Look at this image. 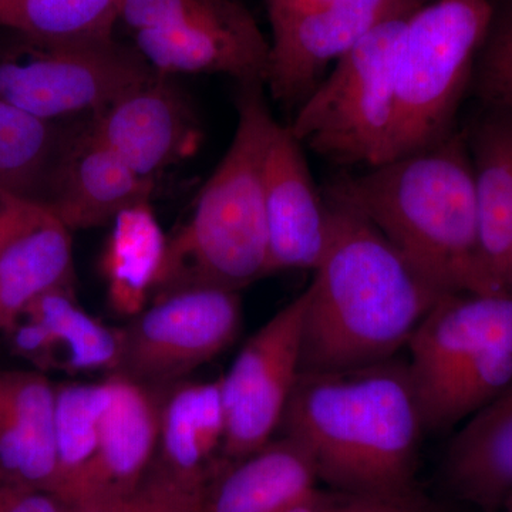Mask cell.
<instances>
[{
	"mask_svg": "<svg viewBox=\"0 0 512 512\" xmlns=\"http://www.w3.org/2000/svg\"><path fill=\"white\" fill-rule=\"evenodd\" d=\"M326 202L328 244L306 288L301 372L393 359L444 296L365 217Z\"/></svg>",
	"mask_w": 512,
	"mask_h": 512,
	"instance_id": "obj_1",
	"label": "cell"
},
{
	"mask_svg": "<svg viewBox=\"0 0 512 512\" xmlns=\"http://www.w3.org/2000/svg\"><path fill=\"white\" fill-rule=\"evenodd\" d=\"M279 430L311 454L319 481L353 494L414 487L426 431L409 363L394 357L299 373Z\"/></svg>",
	"mask_w": 512,
	"mask_h": 512,
	"instance_id": "obj_2",
	"label": "cell"
},
{
	"mask_svg": "<svg viewBox=\"0 0 512 512\" xmlns=\"http://www.w3.org/2000/svg\"><path fill=\"white\" fill-rule=\"evenodd\" d=\"M325 197L365 217L443 295L494 293L481 261L473 164L461 134L339 175Z\"/></svg>",
	"mask_w": 512,
	"mask_h": 512,
	"instance_id": "obj_3",
	"label": "cell"
},
{
	"mask_svg": "<svg viewBox=\"0 0 512 512\" xmlns=\"http://www.w3.org/2000/svg\"><path fill=\"white\" fill-rule=\"evenodd\" d=\"M264 87L239 84L231 146L198 195L190 220L168 239L151 299L191 286L239 292L269 275L265 163L278 121Z\"/></svg>",
	"mask_w": 512,
	"mask_h": 512,
	"instance_id": "obj_4",
	"label": "cell"
},
{
	"mask_svg": "<svg viewBox=\"0 0 512 512\" xmlns=\"http://www.w3.org/2000/svg\"><path fill=\"white\" fill-rule=\"evenodd\" d=\"M493 15V0H436L407 16L394 52L393 120L379 164L453 133Z\"/></svg>",
	"mask_w": 512,
	"mask_h": 512,
	"instance_id": "obj_5",
	"label": "cell"
},
{
	"mask_svg": "<svg viewBox=\"0 0 512 512\" xmlns=\"http://www.w3.org/2000/svg\"><path fill=\"white\" fill-rule=\"evenodd\" d=\"M13 35L0 47V97L40 119L93 116L157 73L136 47L116 39L49 42Z\"/></svg>",
	"mask_w": 512,
	"mask_h": 512,
	"instance_id": "obj_6",
	"label": "cell"
},
{
	"mask_svg": "<svg viewBox=\"0 0 512 512\" xmlns=\"http://www.w3.org/2000/svg\"><path fill=\"white\" fill-rule=\"evenodd\" d=\"M406 19L370 32L299 104L289 128L302 146L339 164H379L392 127L394 52Z\"/></svg>",
	"mask_w": 512,
	"mask_h": 512,
	"instance_id": "obj_7",
	"label": "cell"
},
{
	"mask_svg": "<svg viewBox=\"0 0 512 512\" xmlns=\"http://www.w3.org/2000/svg\"><path fill=\"white\" fill-rule=\"evenodd\" d=\"M242 323L239 293L191 286L154 296L121 329L116 375L147 389H168L220 355Z\"/></svg>",
	"mask_w": 512,
	"mask_h": 512,
	"instance_id": "obj_8",
	"label": "cell"
},
{
	"mask_svg": "<svg viewBox=\"0 0 512 512\" xmlns=\"http://www.w3.org/2000/svg\"><path fill=\"white\" fill-rule=\"evenodd\" d=\"M306 303L305 289L256 330L220 379L228 461L255 453L281 426L301 373Z\"/></svg>",
	"mask_w": 512,
	"mask_h": 512,
	"instance_id": "obj_9",
	"label": "cell"
},
{
	"mask_svg": "<svg viewBox=\"0 0 512 512\" xmlns=\"http://www.w3.org/2000/svg\"><path fill=\"white\" fill-rule=\"evenodd\" d=\"M427 0H328L272 18L265 86L279 103L301 104L330 64L355 49L383 23L412 15Z\"/></svg>",
	"mask_w": 512,
	"mask_h": 512,
	"instance_id": "obj_10",
	"label": "cell"
},
{
	"mask_svg": "<svg viewBox=\"0 0 512 512\" xmlns=\"http://www.w3.org/2000/svg\"><path fill=\"white\" fill-rule=\"evenodd\" d=\"M133 37L158 73L227 74L239 84H265L271 45L237 0H211L174 25L138 30Z\"/></svg>",
	"mask_w": 512,
	"mask_h": 512,
	"instance_id": "obj_11",
	"label": "cell"
},
{
	"mask_svg": "<svg viewBox=\"0 0 512 512\" xmlns=\"http://www.w3.org/2000/svg\"><path fill=\"white\" fill-rule=\"evenodd\" d=\"M90 126L138 174L150 178L192 156L201 141L190 100L171 76L158 72L90 116Z\"/></svg>",
	"mask_w": 512,
	"mask_h": 512,
	"instance_id": "obj_12",
	"label": "cell"
},
{
	"mask_svg": "<svg viewBox=\"0 0 512 512\" xmlns=\"http://www.w3.org/2000/svg\"><path fill=\"white\" fill-rule=\"evenodd\" d=\"M10 352L42 373L113 375L121 356V329L84 311L74 285L35 299L2 333Z\"/></svg>",
	"mask_w": 512,
	"mask_h": 512,
	"instance_id": "obj_13",
	"label": "cell"
},
{
	"mask_svg": "<svg viewBox=\"0 0 512 512\" xmlns=\"http://www.w3.org/2000/svg\"><path fill=\"white\" fill-rule=\"evenodd\" d=\"M268 272L315 271L328 244V202L319 194L302 143L278 123L265 163Z\"/></svg>",
	"mask_w": 512,
	"mask_h": 512,
	"instance_id": "obj_14",
	"label": "cell"
},
{
	"mask_svg": "<svg viewBox=\"0 0 512 512\" xmlns=\"http://www.w3.org/2000/svg\"><path fill=\"white\" fill-rule=\"evenodd\" d=\"M407 349L417 396L481 357L512 352V291L444 295L414 330Z\"/></svg>",
	"mask_w": 512,
	"mask_h": 512,
	"instance_id": "obj_15",
	"label": "cell"
},
{
	"mask_svg": "<svg viewBox=\"0 0 512 512\" xmlns=\"http://www.w3.org/2000/svg\"><path fill=\"white\" fill-rule=\"evenodd\" d=\"M154 178L138 174L94 133L87 117L64 158L50 211L73 229L111 224L126 208L150 202Z\"/></svg>",
	"mask_w": 512,
	"mask_h": 512,
	"instance_id": "obj_16",
	"label": "cell"
},
{
	"mask_svg": "<svg viewBox=\"0 0 512 512\" xmlns=\"http://www.w3.org/2000/svg\"><path fill=\"white\" fill-rule=\"evenodd\" d=\"M114 377L113 402L104 419L92 464L67 504L94 495L127 493L156 463L161 392Z\"/></svg>",
	"mask_w": 512,
	"mask_h": 512,
	"instance_id": "obj_17",
	"label": "cell"
},
{
	"mask_svg": "<svg viewBox=\"0 0 512 512\" xmlns=\"http://www.w3.org/2000/svg\"><path fill=\"white\" fill-rule=\"evenodd\" d=\"M56 389L57 384L39 370L0 369V468L55 494Z\"/></svg>",
	"mask_w": 512,
	"mask_h": 512,
	"instance_id": "obj_18",
	"label": "cell"
},
{
	"mask_svg": "<svg viewBox=\"0 0 512 512\" xmlns=\"http://www.w3.org/2000/svg\"><path fill=\"white\" fill-rule=\"evenodd\" d=\"M74 285L72 231L29 201L0 241V336L43 293Z\"/></svg>",
	"mask_w": 512,
	"mask_h": 512,
	"instance_id": "obj_19",
	"label": "cell"
},
{
	"mask_svg": "<svg viewBox=\"0 0 512 512\" xmlns=\"http://www.w3.org/2000/svg\"><path fill=\"white\" fill-rule=\"evenodd\" d=\"M471 141L481 261L493 292L511 288L512 113L491 110Z\"/></svg>",
	"mask_w": 512,
	"mask_h": 512,
	"instance_id": "obj_20",
	"label": "cell"
},
{
	"mask_svg": "<svg viewBox=\"0 0 512 512\" xmlns=\"http://www.w3.org/2000/svg\"><path fill=\"white\" fill-rule=\"evenodd\" d=\"M444 473L461 500L498 512L512 497V384L471 416L448 447Z\"/></svg>",
	"mask_w": 512,
	"mask_h": 512,
	"instance_id": "obj_21",
	"label": "cell"
},
{
	"mask_svg": "<svg viewBox=\"0 0 512 512\" xmlns=\"http://www.w3.org/2000/svg\"><path fill=\"white\" fill-rule=\"evenodd\" d=\"M311 454L288 436L272 439L255 453L229 461L208 491L205 512H286L318 487Z\"/></svg>",
	"mask_w": 512,
	"mask_h": 512,
	"instance_id": "obj_22",
	"label": "cell"
},
{
	"mask_svg": "<svg viewBox=\"0 0 512 512\" xmlns=\"http://www.w3.org/2000/svg\"><path fill=\"white\" fill-rule=\"evenodd\" d=\"M160 392L157 463L184 480L208 484L212 464L224 447L220 380H183Z\"/></svg>",
	"mask_w": 512,
	"mask_h": 512,
	"instance_id": "obj_23",
	"label": "cell"
},
{
	"mask_svg": "<svg viewBox=\"0 0 512 512\" xmlns=\"http://www.w3.org/2000/svg\"><path fill=\"white\" fill-rule=\"evenodd\" d=\"M86 119H40L0 97V191L47 207Z\"/></svg>",
	"mask_w": 512,
	"mask_h": 512,
	"instance_id": "obj_24",
	"label": "cell"
},
{
	"mask_svg": "<svg viewBox=\"0 0 512 512\" xmlns=\"http://www.w3.org/2000/svg\"><path fill=\"white\" fill-rule=\"evenodd\" d=\"M103 255L111 308L133 318L151 301L163 268L168 239L150 202L121 211Z\"/></svg>",
	"mask_w": 512,
	"mask_h": 512,
	"instance_id": "obj_25",
	"label": "cell"
},
{
	"mask_svg": "<svg viewBox=\"0 0 512 512\" xmlns=\"http://www.w3.org/2000/svg\"><path fill=\"white\" fill-rule=\"evenodd\" d=\"M114 396V377L57 384L55 441L59 494L69 501L96 456L104 419Z\"/></svg>",
	"mask_w": 512,
	"mask_h": 512,
	"instance_id": "obj_26",
	"label": "cell"
},
{
	"mask_svg": "<svg viewBox=\"0 0 512 512\" xmlns=\"http://www.w3.org/2000/svg\"><path fill=\"white\" fill-rule=\"evenodd\" d=\"M120 0H5L0 29L49 42L114 39Z\"/></svg>",
	"mask_w": 512,
	"mask_h": 512,
	"instance_id": "obj_27",
	"label": "cell"
},
{
	"mask_svg": "<svg viewBox=\"0 0 512 512\" xmlns=\"http://www.w3.org/2000/svg\"><path fill=\"white\" fill-rule=\"evenodd\" d=\"M208 491V484L177 477L156 461L133 490L83 498L69 512H205Z\"/></svg>",
	"mask_w": 512,
	"mask_h": 512,
	"instance_id": "obj_28",
	"label": "cell"
},
{
	"mask_svg": "<svg viewBox=\"0 0 512 512\" xmlns=\"http://www.w3.org/2000/svg\"><path fill=\"white\" fill-rule=\"evenodd\" d=\"M471 87L491 110L512 113V0L494 3L493 19L478 52Z\"/></svg>",
	"mask_w": 512,
	"mask_h": 512,
	"instance_id": "obj_29",
	"label": "cell"
},
{
	"mask_svg": "<svg viewBox=\"0 0 512 512\" xmlns=\"http://www.w3.org/2000/svg\"><path fill=\"white\" fill-rule=\"evenodd\" d=\"M211 0H120V22L131 33L164 28L197 12Z\"/></svg>",
	"mask_w": 512,
	"mask_h": 512,
	"instance_id": "obj_30",
	"label": "cell"
},
{
	"mask_svg": "<svg viewBox=\"0 0 512 512\" xmlns=\"http://www.w3.org/2000/svg\"><path fill=\"white\" fill-rule=\"evenodd\" d=\"M0 512H69L55 493L33 487L0 468Z\"/></svg>",
	"mask_w": 512,
	"mask_h": 512,
	"instance_id": "obj_31",
	"label": "cell"
},
{
	"mask_svg": "<svg viewBox=\"0 0 512 512\" xmlns=\"http://www.w3.org/2000/svg\"><path fill=\"white\" fill-rule=\"evenodd\" d=\"M346 512H446L419 488L382 494H352Z\"/></svg>",
	"mask_w": 512,
	"mask_h": 512,
	"instance_id": "obj_32",
	"label": "cell"
},
{
	"mask_svg": "<svg viewBox=\"0 0 512 512\" xmlns=\"http://www.w3.org/2000/svg\"><path fill=\"white\" fill-rule=\"evenodd\" d=\"M352 494L339 490L323 491L315 487L286 512H346Z\"/></svg>",
	"mask_w": 512,
	"mask_h": 512,
	"instance_id": "obj_33",
	"label": "cell"
},
{
	"mask_svg": "<svg viewBox=\"0 0 512 512\" xmlns=\"http://www.w3.org/2000/svg\"><path fill=\"white\" fill-rule=\"evenodd\" d=\"M29 201L0 191V241L8 234L10 228L19 220Z\"/></svg>",
	"mask_w": 512,
	"mask_h": 512,
	"instance_id": "obj_34",
	"label": "cell"
},
{
	"mask_svg": "<svg viewBox=\"0 0 512 512\" xmlns=\"http://www.w3.org/2000/svg\"><path fill=\"white\" fill-rule=\"evenodd\" d=\"M325 2L328 0H268L269 19L303 12Z\"/></svg>",
	"mask_w": 512,
	"mask_h": 512,
	"instance_id": "obj_35",
	"label": "cell"
},
{
	"mask_svg": "<svg viewBox=\"0 0 512 512\" xmlns=\"http://www.w3.org/2000/svg\"><path fill=\"white\" fill-rule=\"evenodd\" d=\"M498 512H512V497L510 498V500L507 501V503L503 505V508H501V510Z\"/></svg>",
	"mask_w": 512,
	"mask_h": 512,
	"instance_id": "obj_36",
	"label": "cell"
},
{
	"mask_svg": "<svg viewBox=\"0 0 512 512\" xmlns=\"http://www.w3.org/2000/svg\"><path fill=\"white\" fill-rule=\"evenodd\" d=\"M511 288H512V252H511Z\"/></svg>",
	"mask_w": 512,
	"mask_h": 512,
	"instance_id": "obj_37",
	"label": "cell"
},
{
	"mask_svg": "<svg viewBox=\"0 0 512 512\" xmlns=\"http://www.w3.org/2000/svg\"><path fill=\"white\" fill-rule=\"evenodd\" d=\"M5 2V0H0V3Z\"/></svg>",
	"mask_w": 512,
	"mask_h": 512,
	"instance_id": "obj_38",
	"label": "cell"
}]
</instances>
